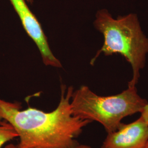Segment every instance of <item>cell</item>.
<instances>
[{
    "mask_svg": "<svg viewBox=\"0 0 148 148\" xmlns=\"http://www.w3.org/2000/svg\"><path fill=\"white\" fill-rule=\"evenodd\" d=\"M73 88L62 87L55 110L45 112L34 108L21 110V105L0 99V121L11 124L18 134L19 148H71L90 122L74 116L71 107Z\"/></svg>",
    "mask_w": 148,
    "mask_h": 148,
    "instance_id": "6da1fadb",
    "label": "cell"
},
{
    "mask_svg": "<svg viewBox=\"0 0 148 148\" xmlns=\"http://www.w3.org/2000/svg\"><path fill=\"white\" fill-rule=\"evenodd\" d=\"M94 25L103 35L104 41L91 64L101 53L106 56L120 54L132 69V78L128 85L136 86L148 54V38L142 31L137 15L130 13L115 19L103 9L97 12Z\"/></svg>",
    "mask_w": 148,
    "mask_h": 148,
    "instance_id": "7a4b0ae2",
    "label": "cell"
},
{
    "mask_svg": "<svg viewBox=\"0 0 148 148\" xmlns=\"http://www.w3.org/2000/svg\"><path fill=\"white\" fill-rule=\"evenodd\" d=\"M148 101L138 93L136 86L128 85L126 90L116 95H97L88 86L73 92L71 107L74 116L101 124L106 132L117 130L123 119L141 114Z\"/></svg>",
    "mask_w": 148,
    "mask_h": 148,
    "instance_id": "3957f363",
    "label": "cell"
},
{
    "mask_svg": "<svg viewBox=\"0 0 148 148\" xmlns=\"http://www.w3.org/2000/svg\"><path fill=\"white\" fill-rule=\"evenodd\" d=\"M148 142V122L142 117L122 123L115 131L108 133L101 148H145Z\"/></svg>",
    "mask_w": 148,
    "mask_h": 148,
    "instance_id": "277c9868",
    "label": "cell"
},
{
    "mask_svg": "<svg viewBox=\"0 0 148 148\" xmlns=\"http://www.w3.org/2000/svg\"><path fill=\"white\" fill-rule=\"evenodd\" d=\"M10 1L19 16L25 31L36 44L44 63L56 68L62 67L60 62L54 56L49 48L40 24L29 8L25 0Z\"/></svg>",
    "mask_w": 148,
    "mask_h": 148,
    "instance_id": "5b68a950",
    "label": "cell"
},
{
    "mask_svg": "<svg viewBox=\"0 0 148 148\" xmlns=\"http://www.w3.org/2000/svg\"><path fill=\"white\" fill-rule=\"evenodd\" d=\"M16 138L18 134L11 124L4 120L0 121V148Z\"/></svg>",
    "mask_w": 148,
    "mask_h": 148,
    "instance_id": "8992f818",
    "label": "cell"
},
{
    "mask_svg": "<svg viewBox=\"0 0 148 148\" xmlns=\"http://www.w3.org/2000/svg\"><path fill=\"white\" fill-rule=\"evenodd\" d=\"M140 116L142 117L146 121L148 122V102L147 104L145 106L143 112L140 114Z\"/></svg>",
    "mask_w": 148,
    "mask_h": 148,
    "instance_id": "52a82bcc",
    "label": "cell"
},
{
    "mask_svg": "<svg viewBox=\"0 0 148 148\" xmlns=\"http://www.w3.org/2000/svg\"><path fill=\"white\" fill-rule=\"evenodd\" d=\"M71 148H92L90 146L88 145H86V144H77L76 145H75L73 147Z\"/></svg>",
    "mask_w": 148,
    "mask_h": 148,
    "instance_id": "ba28073f",
    "label": "cell"
},
{
    "mask_svg": "<svg viewBox=\"0 0 148 148\" xmlns=\"http://www.w3.org/2000/svg\"><path fill=\"white\" fill-rule=\"evenodd\" d=\"M19 148L18 145H16L14 144H12V143H10V144H8L7 145H6L5 148Z\"/></svg>",
    "mask_w": 148,
    "mask_h": 148,
    "instance_id": "9c48e42d",
    "label": "cell"
},
{
    "mask_svg": "<svg viewBox=\"0 0 148 148\" xmlns=\"http://www.w3.org/2000/svg\"><path fill=\"white\" fill-rule=\"evenodd\" d=\"M145 148H148V143H147V145H146V147Z\"/></svg>",
    "mask_w": 148,
    "mask_h": 148,
    "instance_id": "30bf717a",
    "label": "cell"
},
{
    "mask_svg": "<svg viewBox=\"0 0 148 148\" xmlns=\"http://www.w3.org/2000/svg\"><path fill=\"white\" fill-rule=\"evenodd\" d=\"M27 2H32V0H27Z\"/></svg>",
    "mask_w": 148,
    "mask_h": 148,
    "instance_id": "8fae6325",
    "label": "cell"
}]
</instances>
